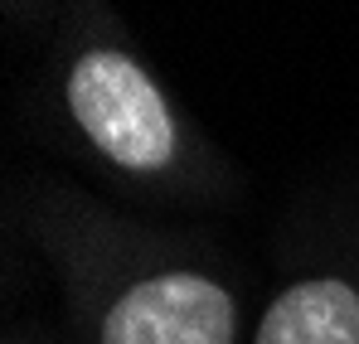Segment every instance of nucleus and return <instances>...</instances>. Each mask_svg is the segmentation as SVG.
<instances>
[{
    "instance_id": "1",
    "label": "nucleus",
    "mask_w": 359,
    "mask_h": 344,
    "mask_svg": "<svg viewBox=\"0 0 359 344\" xmlns=\"http://www.w3.org/2000/svg\"><path fill=\"white\" fill-rule=\"evenodd\" d=\"M68 107L88 141L126 170H161L175 156V126L151 78L126 54L93 49L68 73Z\"/></svg>"
},
{
    "instance_id": "2",
    "label": "nucleus",
    "mask_w": 359,
    "mask_h": 344,
    "mask_svg": "<svg viewBox=\"0 0 359 344\" xmlns=\"http://www.w3.org/2000/svg\"><path fill=\"white\" fill-rule=\"evenodd\" d=\"M102 344H233V301L189 272L151 277L107 310Z\"/></svg>"
},
{
    "instance_id": "3",
    "label": "nucleus",
    "mask_w": 359,
    "mask_h": 344,
    "mask_svg": "<svg viewBox=\"0 0 359 344\" xmlns=\"http://www.w3.org/2000/svg\"><path fill=\"white\" fill-rule=\"evenodd\" d=\"M257 344H359V296L345 282H301L262 315Z\"/></svg>"
}]
</instances>
